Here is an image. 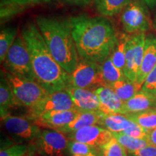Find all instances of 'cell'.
Instances as JSON below:
<instances>
[{"label": "cell", "instance_id": "cell-42", "mask_svg": "<svg viewBox=\"0 0 156 156\" xmlns=\"http://www.w3.org/2000/svg\"><path fill=\"white\" fill-rule=\"evenodd\" d=\"M25 156H28V155H25Z\"/></svg>", "mask_w": 156, "mask_h": 156}, {"label": "cell", "instance_id": "cell-33", "mask_svg": "<svg viewBox=\"0 0 156 156\" xmlns=\"http://www.w3.org/2000/svg\"><path fill=\"white\" fill-rule=\"evenodd\" d=\"M50 1L51 0H5V1L1 2V5H11L23 7L27 5L41 2H48Z\"/></svg>", "mask_w": 156, "mask_h": 156}, {"label": "cell", "instance_id": "cell-29", "mask_svg": "<svg viewBox=\"0 0 156 156\" xmlns=\"http://www.w3.org/2000/svg\"><path fill=\"white\" fill-rule=\"evenodd\" d=\"M67 151L73 155L86 156L92 152H94L95 149L83 142L70 140L68 142Z\"/></svg>", "mask_w": 156, "mask_h": 156}, {"label": "cell", "instance_id": "cell-11", "mask_svg": "<svg viewBox=\"0 0 156 156\" xmlns=\"http://www.w3.org/2000/svg\"><path fill=\"white\" fill-rule=\"evenodd\" d=\"M78 110L70 95L67 91L60 90L49 93L38 106L29 110L28 119L34 120L36 117L51 111Z\"/></svg>", "mask_w": 156, "mask_h": 156}, {"label": "cell", "instance_id": "cell-14", "mask_svg": "<svg viewBox=\"0 0 156 156\" xmlns=\"http://www.w3.org/2000/svg\"><path fill=\"white\" fill-rule=\"evenodd\" d=\"M156 66V36L149 34L146 36L145 52L141 67L134 83L136 90H141L146 77Z\"/></svg>", "mask_w": 156, "mask_h": 156}, {"label": "cell", "instance_id": "cell-34", "mask_svg": "<svg viewBox=\"0 0 156 156\" xmlns=\"http://www.w3.org/2000/svg\"><path fill=\"white\" fill-rule=\"evenodd\" d=\"M129 154L131 156H156V146L149 145L140 151Z\"/></svg>", "mask_w": 156, "mask_h": 156}, {"label": "cell", "instance_id": "cell-28", "mask_svg": "<svg viewBox=\"0 0 156 156\" xmlns=\"http://www.w3.org/2000/svg\"><path fill=\"white\" fill-rule=\"evenodd\" d=\"M96 151L99 156H128L127 151L115 137Z\"/></svg>", "mask_w": 156, "mask_h": 156}, {"label": "cell", "instance_id": "cell-36", "mask_svg": "<svg viewBox=\"0 0 156 156\" xmlns=\"http://www.w3.org/2000/svg\"><path fill=\"white\" fill-rule=\"evenodd\" d=\"M147 140L151 145L156 146V128L150 130Z\"/></svg>", "mask_w": 156, "mask_h": 156}, {"label": "cell", "instance_id": "cell-5", "mask_svg": "<svg viewBox=\"0 0 156 156\" xmlns=\"http://www.w3.org/2000/svg\"><path fill=\"white\" fill-rule=\"evenodd\" d=\"M5 70L13 75L36 81L30 54L23 36L15 38L3 62Z\"/></svg>", "mask_w": 156, "mask_h": 156}, {"label": "cell", "instance_id": "cell-8", "mask_svg": "<svg viewBox=\"0 0 156 156\" xmlns=\"http://www.w3.org/2000/svg\"><path fill=\"white\" fill-rule=\"evenodd\" d=\"M145 33L130 35L126 49V64L124 74L126 79L135 83L145 52Z\"/></svg>", "mask_w": 156, "mask_h": 156}, {"label": "cell", "instance_id": "cell-16", "mask_svg": "<svg viewBox=\"0 0 156 156\" xmlns=\"http://www.w3.org/2000/svg\"><path fill=\"white\" fill-rule=\"evenodd\" d=\"M99 99L98 111L103 114H121L124 102L108 86L98 87L95 90Z\"/></svg>", "mask_w": 156, "mask_h": 156}, {"label": "cell", "instance_id": "cell-17", "mask_svg": "<svg viewBox=\"0 0 156 156\" xmlns=\"http://www.w3.org/2000/svg\"><path fill=\"white\" fill-rule=\"evenodd\" d=\"M156 108V97L140 90L124 103L121 114H127Z\"/></svg>", "mask_w": 156, "mask_h": 156}, {"label": "cell", "instance_id": "cell-7", "mask_svg": "<svg viewBox=\"0 0 156 156\" xmlns=\"http://www.w3.org/2000/svg\"><path fill=\"white\" fill-rule=\"evenodd\" d=\"M121 23L129 35L145 33L153 27L147 7L138 0H132L122 11Z\"/></svg>", "mask_w": 156, "mask_h": 156}, {"label": "cell", "instance_id": "cell-6", "mask_svg": "<svg viewBox=\"0 0 156 156\" xmlns=\"http://www.w3.org/2000/svg\"><path fill=\"white\" fill-rule=\"evenodd\" d=\"M69 86L93 90L107 86L101 64L80 57L77 67L69 75Z\"/></svg>", "mask_w": 156, "mask_h": 156}, {"label": "cell", "instance_id": "cell-1", "mask_svg": "<svg viewBox=\"0 0 156 156\" xmlns=\"http://www.w3.org/2000/svg\"><path fill=\"white\" fill-rule=\"evenodd\" d=\"M79 56L101 64L110 56L119 34L112 23L103 17L80 15L69 17Z\"/></svg>", "mask_w": 156, "mask_h": 156}, {"label": "cell", "instance_id": "cell-10", "mask_svg": "<svg viewBox=\"0 0 156 156\" xmlns=\"http://www.w3.org/2000/svg\"><path fill=\"white\" fill-rule=\"evenodd\" d=\"M2 121L9 135L20 143L34 141L41 130L32 120L25 117L8 115Z\"/></svg>", "mask_w": 156, "mask_h": 156}, {"label": "cell", "instance_id": "cell-27", "mask_svg": "<svg viewBox=\"0 0 156 156\" xmlns=\"http://www.w3.org/2000/svg\"><path fill=\"white\" fill-rule=\"evenodd\" d=\"M17 34V28L14 27L3 28L0 33V61L3 63L9 48L14 43Z\"/></svg>", "mask_w": 156, "mask_h": 156}, {"label": "cell", "instance_id": "cell-24", "mask_svg": "<svg viewBox=\"0 0 156 156\" xmlns=\"http://www.w3.org/2000/svg\"><path fill=\"white\" fill-rule=\"evenodd\" d=\"M113 135L129 153L140 151L142 148L147 147V145H151L148 140L132 137L125 134L113 133Z\"/></svg>", "mask_w": 156, "mask_h": 156}, {"label": "cell", "instance_id": "cell-15", "mask_svg": "<svg viewBox=\"0 0 156 156\" xmlns=\"http://www.w3.org/2000/svg\"><path fill=\"white\" fill-rule=\"evenodd\" d=\"M80 112L98 111L99 99L95 90L68 86L65 90Z\"/></svg>", "mask_w": 156, "mask_h": 156}, {"label": "cell", "instance_id": "cell-40", "mask_svg": "<svg viewBox=\"0 0 156 156\" xmlns=\"http://www.w3.org/2000/svg\"><path fill=\"white\" fill-rule=\"evenodd\" d=\"M3 1H5V0H1V2H3Z\"/></svg>", "mask_w": 156, "mask_h": 156}, {"label": "cell", "instance_id": "cell-21", "mask_svg": "<svg viewBox=\"0 0 156 156\" xmlns=\"http://www.w3.org/2000/svg\"><path fill=\"white\" fill-rule=\"evenodd\" d=\"M132 0H95V7L98 12L104 17L114 16L129 4Z\"/></svg>", "mask_w": 156, "mask_h": 156}, {"label": "cell", "instance_id": "cell-31", "mask_svg": "<svg viewBox=\"0 0 156 156\" xmlns=\"http://www.w3.org/2000/svg\"><path fill=\"white\" fill-rule=\"evenodd\" d=\"M28 152V146L20 144L12 145L6 149H1L0 156H25Z\"/></svg>", "mask_w": 156, "mask_h": 156}, {"label": "cell", "instance_id": "cell-18", "mask_svg": "<svg viewBox=\"0 0 156 156\" xmlns=\"http://www.w3.org/2000/svg\"><path fill=\"white\" fill-rule=\"evenodd\" d=\"M103 113L100 111L95 112H80L77 116L67 125L57 131L62 133H73L85 126L97 125L100 122Z\"/></svg>", "mask_w": 156, "mask_h": 156}, {"label": "cell", "instance_id": "cell-20", "mask_svg": "<svg viewBox=\"0 0 156 156\" xmlns=\"http://www.w3.org/2000/svg\"><path fill=\"white\" fill-rule=\"evenodd\" d=\"M16 106H20L15 99L8 81L6 78L4 71H1V80H0V109H1V119L9 115V111Z\"/></svg>", "mask_w": 156, "mask_h": 156}, {"label": "cell", "instance_id": "cell-13", "mask_svg": "<svg viewBox=\"0 0 156 156\" xmlns=\"http://www.w3.org/2000/svg\"><path fill=\"white\" fill-rule=\"evenodd\" d=\"M79 112V110L51 111L41 114L32 121L40 128H46L57 131L69 124L77 116Z\"/></svg>", "mask_w": 156, "mask_h": 156}, {"label": "cell", "instance_id": "cell-2", "mask_svg": "<svg viewBox=\"0 0 156 156\" xmlns=\"http://www.w3.org/2000/svg\"><path fill=\"white\" fill-rule=\"evenodd\" d=\"M24 38L30 54L36 81L49 93L64 90L69 86V74L56 62L36 24L28 23L23 28Z\"/></svg>", "mask_w": 156, "mask_h": 156}, {"label": "cell", "instance_id": "cell-22", "mask_svg": "<svg viewBox=\"0 0 156 156\" xmlns=\"http://www.w3.org/2000/svg\"><path fill=\"white\" fill-rule=\"evenodd\" d=\"M130 35L126 34H119L118 41L110 54L113 63L116 67L124 73L126 64V49Z\"/></svg>", "mask_w": 156, "mask_h": 156}, {"label": "cell", "instance_id": "cell-39", "mask_svg": "<svg viewBox=\"0 0 156 156\" xmlns=\"http://www.w3.org/2000/svg\"><path fill=\"white\" fill-rule=\"evenodd\" d=\"M153 28L156 30V14L155 15V17H154V20L153 21Z\"/></svg>", "mask_w": 156, "mask_h": 156}, {"label": "cell", "instance_id": "cell-32", "mask_svg": "<svg viewBox=\"0 0 156 156\" xmlns=\"http://www.w3.org/2000/svg\"><path fill=\"white\" fill-rule=\"evenodd\" d=\"M149 131L150 130L144 129L142 126L138 125L137 124L134 123L131 127H129L126 130H125L122 134H127V135L131 136L132 137L147 140Z\"/></svg>", "mask_w": 156, "mask_h": 156}, {"label": "cell", "instance_id": "cell-38", "mask_svg": "<svg viewBox=\"0 0 156 156\" xmlns=\"http://www.w3.org/2000/svg\"><path fill=\"white\" fill-rule=\"evenodd\" d=\"M86 156H99L96 150L94 152H92V153H90V154H88V155H86Z\"/></svg>", "mask_w": 156, "mask_h": 156}, {"label": "cell", "instance_id": "cell-25", "mask_svg": "<svg viewBox=\"0 0 156 156\" xmlns=\"http://www.w3.org/2000/svg\"><path fill=\"white\" fill-rule=\"evenodd\" d=\"M126 115L132 122L144 129L151 130L156 128V108Z\"/></svg>", "mask_w": 156, "mask_h": 156}, {"label": "cell", "instance_id": "cell-26", "mask_svg": "<svg viewBox=\"0 0 156 156\" xmlns=\"http://www.w3.org/2000/svg\"><path fill=\"white\" fill-rule=\"evenodd\" d=\"M108 86L114 90L116 95L124 102L128 101L137 93L134 83L126 78L110 84Z\"/></svg>", "mask_w": 156, "mask_h": 156}, {"label": "cell", "instance_id": "cell-12", "mask_svg": "<svg viewBox=\"0 0 156 156\" xmlns=\"http://www.w3.org/2000/svg\"><path fill=\"white\" fill-rule=\"evenodd\" d=\"M114 137L109 130L98 125L85 126L73 133H69L68 139L87 144L95 150L105 145Z\"/></svg>", "mask_w": 156, "mask_h": 156}, {"label": "cell", "instance_id": "cell-41", "mask_svg": "<svg viewBox=\"0 0 156 156\" xmlns=\"http://www.w3.org/2000/svg\"><path fill=\"white\" fill-rule=\"evenodd\" d=\"M73 156H80V155H73Z\"/></svg>", "mask_w": 156, "mask_h": 156}, {"label": "cell", "instance_id": "cell-23", "mask_svg": "<svg viewBox=\"0 0 156 156\" xmlns=\"http://www.w3.org/2000/svg\"><path fill=\"white\" fill-rule=\"evenodd\" d=\"M101 65L103 80L106 82L107 86L115 82L126 78L123 71L116 67L113 63L110 56H108Z\"/></svg>", "mask_w": 156, "mask_h": 156}, {"label": "cell", "instance_id": "cell-37", "mask_svg": "<svg viewBox=\"0 0 156 156\" xmlns=\"http://www.w3.org/2000/svg\"><path fill=\"white\" fill-rule=\"evenodd\" d=\"M142 1H143V2L151 9H154L156 7V0H142Z\"/></svg>", "mask_w": 156, "mask_h": 156}, {"label": "cell", "instance_id": "cell-19", "mask_svg": "<svg viewBox=\"0 0 156 156\" xmlns=\"http://www.w3.org/2000/svg\"><path fill=\"white\" fill-rule=\"evenodd\" d=\"M134 124L126 114H103L98 125L112 132V133H123Z\"/></svg>", "mask_w": 156, "mask_h": 156}, {"label": "cell", "instance_id": "cell-3", "mask_svg": "<svg viewBox=\"0 0 156 156\" xmlns=\"http://www.w3.org/2000/svg\"><path fill=\"white\" fill-rule=\"evenodd\" d=\"M36 24L51 54L68 74L77 67L78 55L69 19L38 16Z\"/></svg>", "mask_w": 156, "mask_h": 156}, {"label": "cell", "instance_id": "cell-35", "mask_svg": "<svg viewBox=\"0 0 156 156\" xmlns=\"http://www.w3.org/2000/svg\"><path fill=\"white\" fill-rule=\"evenodd\" d=\"M64 1L65 2L69 4V5L76 6H85L92 2L93 0H64Z\"/></svg>", "mask_w": 156, "mask_h": 156}, {"label": "cell", "instance_id": "cell-4", "mask_svg": "<svg viewBox=\"0 0 156 156\" xmlns=\"http://www.w3.org/2000/svg\"><path fill=\"white\" fill-rule=\"evenodd\" d=\"M12 91L20 106L29 110L38 106L49 93L36 81L13 75L4 70Z\"/></svg>", "mask_w": 156, "mask_h": 156}, {"label": "cell", "instance_id": "cell-30", "mask_svg": "<svg viewBox=\"0 0 156 156\" xmlns=\"http://www.w3.org/2000/svg\"><path fill=\"white\" fill-rule=\"evenodd\" d=\"M141 90L156 97V66L146 77Z\"/></svg>", "mask_w": 156, "mask_h": 156}, {"label": "cell", "instance_id": "cell-9", "mask_svg": "<svg viewBox=\"0 0 156 156\" xmlns=\"http://www.w3.org/2000/svg\"><path fill=\"white\" fill-rule=\"evenodd\" d=\"M36 151L42 156H64L67 150L68 138L53 129H43L34 140Z\"/></svg>", "mask_w": 156, "mask_h": 156}]
</instances>
